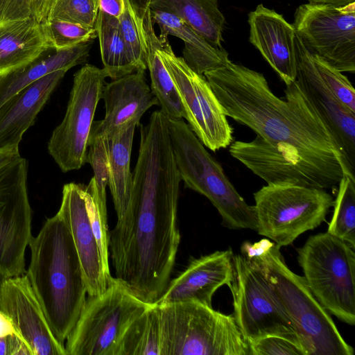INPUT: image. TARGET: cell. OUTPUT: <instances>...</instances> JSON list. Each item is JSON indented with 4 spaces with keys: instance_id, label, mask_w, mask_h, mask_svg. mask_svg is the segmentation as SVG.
Returning <instances> with one entry per match:
<instances>
[{
    "instance_id": "cell-1",
    "label": "cell",
    "mask_w": 355,
    "mask_h": 355,
    "mask_svg": "<svg viewBox=\"0 0 355 355\" xmlns=\"http://www.w3.org/2000/svg\"><path fill=\"white\" fill-rule=\"evenodd\" d=\"M180 181L167 128L141 127L130 200L109 233V253L115 278L148 304L163 294L175 262Z\"/></svg>"
},
{
    "instance_id": "cell-2",
    "label": "cell",
    "mask_w": 355,
    "mask_h": 355,
    "mask_svg": "<svg viewBox=\"0 0 355 355\" xmlns=\"http://www.w3.org/2000/svg\"><path fill=\"white\" fill-rule=\"evenodd\" d=\"M203 76L226 116L270 145L355 181L334 135L296 80L286 85L283 100L272 92L263 73L231 60Z\"/></svg>"
},
{
    "instance_id": "cell-3",
    "label": "cell",
    "mask_w": 355,
    "mask_h": 355,
    "mask_svg": "<svg viewBox=\"0 0 355 355\" xmlns=\"http://www.w3.org/2000/svg\"><path fill=\"white\" fill-rule=\"evenodd\" d=\"M28 245L31 261L26 275L53 334L64 344L87 293L71 232L58 211L46 219Z\"/></svg>"
},
{
    "instance_id": "cell-4",
    "label": "cell",
    "mask_w": 355,
    "mask_h": 355,
    "mask_svg": "<svg viewBox=\"0 0 355 355\" xmlns=\"http://www.w3.org/2000/svg\"><path fill=\"white\" fill-rule=\"evenodd\" d=\"M279 250L275 243L263 255L248 260L260 269L292 320L305 355H354L353 347L340 335L330 313L303 277L288 268Z\"/></svg>"
},
{
    "instance_id": "cell-5",
    "label": "cell",
    "mask_w": 355,
    "mask_h": 355,
    "mask_svg": "<svg viewBox=\"0 0 355 355\" xmlns=\"http://www.w3.org/2000/svg\"><path fill=\"white\" fill-rule=\"evenodd\" d=\"M166 121L175 162L185 187L205 196L218 210L224 226L257 231L254 205L240 196L190 126L183 119Z\"/></svg>"
},
{
    "instance_id": "cell-6",
    "label": "cell",
    "mask_w": 355,
    "mask_h": 355,
    "mask_svg": "<svg viewBox=\"0 0 355 355\" xmlns=\"http://www.w3.org/2000/svg\"><path fill=\"white\" fill-rule=\"evenodd\" d=\"M156 305L160 355H249L233 315L196 302Z\"/></svg>"
},
{
    "instance_id": "cell-7",
    "label": "cell",
    "mask_w": 355,
    "mask_h": 355,
    "mask_svg": "<svg viewBox=\"0 0 355 355\" xmlns=\"http://www.w3.org/2000/svg\"><path fill=\"white\" fill-rule=\"evenodd\" d=\"M297 253L303 278L319 303L329 313L354 325V248L327 232L309 236Z\"/></svg>"
},
{
    "instance_id": "cell-8",
    "label": "cell",
    "mask_w": 355,
    "mask_h": 355,
    "mask_svg": "<svg viewBox=\"0 0 355 355\" xmlns=\"http://www.w3.org/2000/svg\"><path fill=\"white\" fill-rule=\"evenodd\" d=\"M150 304L113 277L101 294L87 295L67 338V355H118L125 331Z\"/></svg>"
},
{
    "instance_id": "cell-9",
    "label": "cell",
    "mask_w": 355,
    "mask_h": 355,
    "mask_svg": "<svg viewBox=\"0 0 355 355\" xmlns=\"http://www.w3.org/2000/svg\"><path fill=\"white\" fill-rule=\"evenodd\" d=\"M254 199L257 232L279 248L318 227L334 203L324 189L288 183L268 184Z\"/></svg>"
},
{
    "instance_id": "cell-10",
    "label": "cell",
    "mask_w": 355,
    "mask_h": 355,
    "mask_svg": "<svg viewBox=\"0 0 355 355\" xmlns=\"http://www.w3.org/2000/svg\"><path fill=\"white\" fill-rule=\"evenodd\" d=\"M228 286L233 297L232 315L248 344L276 336L303 349L292 320L268 282L260 269L241 254L233 257V275Z\"/></svg>"
},
{
    "instance_id": "cell-11",
    "label": "cell",
    "mask_w": 355,
    "mask_h": 355,
    "mask_svg": "<svg viewBox=\"0 0 355 355\" xmlns=\"http://www.w3.org/2000/svg\"><path fill=\"white\" fill-rule=\"evenodd\" d=\"M106 78L103 69L89 64L73 75L65 115L47 145L49 155L64 173L78 170L87 163L91 129Z\"/></svg>"
},
{
    "instance_id": "cell-12",
    "label": "cell",
    "mask_w": 355,
    "mask_h": 355,
    "mask_svg": "<svg viewBox=\"0 0 355 355\" xmlns=\"http://www.w3.org/2000/svg\"><path fill=\"white\" fill-rule=\"evenodd\" d=\"M157 50L175 85L192 131L212 151L230 146L233 129L205 77L174 53L168 38H159Z\"/></svg>"
},
{
    "instance_id": "cell-13",
    "label": "cell",
    "mask_w": 355,
    "mask_h": 355,
    "mask_svg": "<svg viewBox=\"0 0 355 355\" xmlns=\"http://www.w3.org/2000/svg\"><path fill=\"white\" fill-rule=\"evenodd\" d=\"M292 25L310 53L340 72H355V2L344 6L302 4Z\"/></svg>"
},
{
    "instance_id": "cell-14",
    "label": "cell",
    "mask_w": 355,
    "mask_h": 355,
    "mask_svg": "<svg viewBox=\"0 0 355 355\" xmlns=\"http://www.w3.org/2000/svg\"><path fill=\"white\" fill-rule=\"evenodd\" d=\"M28 162L19 157L0 169V275H24L25 252L33 237Z\"/></svg>"
},
{
    "instance_id": "cell-15",
    "label": "cell",
    "mask_w": 355,
    "mask_h": 355,
    "mask_svg": "<svg viewBox=\"0 0 355 355\" xmlns=\"http://www.w3.org/2000/svg\"><path fill=\"white\" fill-rule=\"evenodd\" d=\"M230 155L267 184L288 183L334 189L344 175L278 146L259 135L250 141L230 144Z\"/></svg>"
},
{
    "instance_id": "cell-16",
    "label": "cell",
    "mask_w": 355,
    "mask_h": 355,
    "mask_svg": "<svg viewBox=\"0 0 355 355\" xmlns=\"http://www.w3.org/2000/svg\"><path fill=\"white\" fill-rule=\"evenodd\" d=\"M0 306L31 355H67L64 345L53 334L26 273L2 279Z\"/></svg>"
},
{
    "instance_id": "cell-17",
    "label": "cell",
    "mask_w": 355,
    "mask_h": 355,
    "mask_svg": "<svg viewBox=\"0 0 355 355\" xmlns=\"http://www.w3.org/2000/svg\"><path fill=\"white\" fill-rule=\"evenodd\" d=\"M296 82L307 96L334 135L350 171L355 169V112L341 103L320 77L311 58L297 34Z\"/></svg>"
},
{
    "instance_id": "cell-18",
    "label": "cell",
    "mask_w": 355,
    "mask_h": 355,
    "mask_svg": "<svg viewBox=\"0 0 355 355\" xmlns=\"http://www.w3.org/2000/svg\"><path fill=\"white\" fill-rule=\"evenodd\" d=\"M102 98L105 117L93 122L89 142L98 138L110 139L132 122L140 124L144 114L152 106L159 105L146 82L144 70L106 83Z\"/></svg>"
},
{
    "instance_id": "cell-19",
    "label": "cell",
    "mask_w": 355,
    "mask_h": 355,
    "mask_svg": "<svg viewBox=\"0 0 355 355\" xmlns=\"http://www.w3.org/2000/svg\"><path fill=\"white\" fill-rule=\"evenodd\" d=\"M233 257L230 248L193 259L182 272L169 282L155 304L196 302L212 306L216 291L229 286L232 279Z\"/></svg>"
},
{
    "instance_id": "cell-20",
    "label": "cell",
    "mask_w": 355,
    "mask_h": 355,
    "mask_svg": "<svg viewBox=\"0 0 355 355\" xmlns=\"http://www.w3.org/2000/svg\"><path fill=\"white\" fill-rule=\"evenodd\" d=\"M58 211L71 232L82 266L87 295L101 294L110 282L105 276L100 251L89 220L85 185L74 182L64 184Z\"/></svg>"
},
{
    "instance_id": "cell-21",
    "label": "cell",
    "mask_w": 355,
    "mask_h": 355,
    "mask_svg": "<svg viewBox=\"0 0 355 355\" xmlns=\"http://www.w3.org/2000/svg\"><path fill=\"white\" fill-rule=\"evenodd\" d=\"M249 41L261 53L286 85L296 80L295 31L274 10L259 4L248 15Z\"/></svg>"
},
{
    "instance_id": "cell-22",
    "label": "cell",
    "mask_w": 355,
    "mask_h": 355,
    "mask_svg": "<svg viewBox=\"0 0 355 355\" xmlns=\"http://www.w3.org/2000/svg\"><path fill=\"white\" fill-rule=\"evenodd\" d=\"M67 71H53L29 85L0 107V150L19 148L24 134L49 100Z\"/></svg>"
},
{
    "instance_id": "cell-23",
    "label": "cell",
    "mask_w": 355,
    "mask_h": 355,
    "mask_svg": "<svg viewBox=\"0 0 355 355\" xmlns=\"http://www.w3.org/2000/svg\"><path fill=\"white\" fill-rule=\"evenodd\" d=\"M49 49L33 17L0 23V78L16 71Z\"/></svg>"
},
{
    "instance_id": "cell-24",
    "label": "cell",
    "mask_w": 355,
    "mask_h": 355,
    "mask_svg": "<svg viewBox=\"0 0 355 355\" xmlns=\"http://www.w3.org/2000/svg\"><path fill=\"white\" fill-rule=\"evenodd\" d=\"M153 24L160 29L159 37L168 38L173 35L184 44L183 60L195 72L200 75L224 67L230 60L223 47H216L178 17L159 10H150Z\"/></svg>"
},
{
    "instance_id": "cell-25",
    "label": "cell",
    "mask_w": 355,
    "mask_h": 355,
    "mask_svg": "<svg viewBox=\"0 0 355 355\" xmlns=\"http://www.w3.org/2000/svg\"><path fill=\"white\" fill-rule=\"evenodd\" d=\"M92 46V40L73 47L42 55L27 66L0 78V107L8 99L29 85L58 70L68 71L85 62Z\"/></svg>"
},
{
    "instance_id": "cell-26",
    "label": "cell",
    "mask_w": 355,
    "mask_h": 355,
    "mask_svg": "<svg viewBox=\"0 0 355 355\" xmlns=\"http://www.w3.org/2000/svg\"><path fill=\"white\" fill-rule=\"evenodd\" d=\"M132 122L105 141L108 171V186L112 197L117 219L124 214L130 200L132 173L130 157L135 128Z\"/></svg>"
},
{
    "instance_id": "cell-27",
    "label": "cell",
    "mask_w": 355,
    "mask_h": 355,
    "mask_svg": "<svg viewBox=\"0 0 355 355\" xmlns=\"http://www.w3.org/2000/svg\"><path fill=\"white\" fill-rule=\"evenodd\" d=\"M148 9L178 17L210 44L222 47L225 19L218 8L217 0H150Z\"/></svg>"
},
{
    "instance_id": "cell-28",
    "label": "cell",
    "mask_w": 355,
    "mask_h": 355,
    "mask_svg": "<svg viewBox=\"0 0 355 355\" xmlns=\"http://www.w3.org/2000/svg\"><path fill=\"white\" fill-rule=\"evenodd\" d=\"M149 9L144 19L146 42V65L151 80L150 89L157 98L161 111L168 119L185 118L183 105L175 85L158 52L159 36L155 34Z\"/></svg>"
},
{
    "instance_id": "cell-29",
    "label": "cell",
    "mask_w": 355,
    "mask_h": 355,
    "mask_svg": "<svg viewBox=\"0 0 355 355\" xmlns=\"http://www.w3.org/2000/svg\"><path fill=\"white\" fill-rule=\"evenodd\" d=\"M94 28L100 44L103 69L112 80L137 71L121 34L117 17L98 10Z\"/></svg>"
},
{
    "instance_id": "cell-30",
    "label": "cell",
    "mask_w": 355,
    "mask_h": 355,
    "mask_svg": "<svg viewBox=\"0 0 355 355\" xmlns=\"http://www.w3.org/2000/svg\"><path fill=\"white\" fill-rule=\"evenodd\" d=\"M118 355H160L157 306L151 304L125 331Z\"/></svg>"
},
{
    "instance_id": "cell-31",
    "label": "cell",
    "mask_w": 355,
    "mask_h": 355,
    "mask_svg": "<svg viewBox=\"0 0 355 355\" xmlns=\"http://www.w3.org/2000/svg\"><path fill=\"white\" fill-rule=\"evenodd\" d=\"M327 232L355 248V181L347 176L338 185Z\"/></svg>"
},
{
    "instance_id": "cell-32",
    "label": "cell",
    "mask_w": 355,
    "mask_h": 355,
    "mask_svg": "<svg viewBox=\"0 0 355 355\" xmlns=\"http://www.w3.org/2000/svg\"><path fill=\"white\" fill-rule=\"evenodd\" d=\"M40 25L49 49L55 51L73 47L97 37L95 28L60 19H47Z\"/></svg>"
},
{
    "instance_id": "cell-33",
    "label": "cell",
    "mask_w": 355,
    "mask_h": 355,
    "mask_svg": "<svg viewBox=\"0 0 355 355\" xmlns=\"http://www.w3.org/2000/svg\"><path fill=\"white\" fill-rule=\"evenodd\" d=\"M123 1V10L118 17L119 30L137 70L146 71L147 46L144 21L139 17L129 0Z\"/></svg>"
},
{
    "instance_id": "cell-34",
    "label": "cell",
    "mask_w": 355,
    "mask_h": 355,
    "mask_svg": "<svg viewBox=\"0 0 355 355\" xmlns=\"http://www.w3.org/2000/svg\"><path fill=\"white\" fill-rule=\"evenodd\" d=\"M98 12V0H55L47 19L94 28Z\"/></svg>"
},
{
    "instance_id": "cell-35",
    "label": "cell",
    "mask_w": 355,
    "mask_h": 355,
    "mask_svg": "<svg viewBox=\"0 0 355 355\" xmlns=\"http://www.w3.org/2000/svg\"><path fill=\"white\" fill-rule=\"evenodd\" d=\"M311 54L313 64L326 86L341 103L355 112V90L347 77L321 58Z\"/></svg>"
},
{
    "instance_id": "cell-36",
    "label": "cell",
    "mask_w": 355,
    "mask_h": 355,
    "mask_svg": "<svg viewBox=\"0 0 355 355\" xmlns=\"http://www.w3.org/2000/svg\"><path fill=\"white\" fill-rule=\"evenodd\" d=\"M85 193L87 215L100 251L103 272L105 277L110 282L113 277L110 274L109 266L110 253L107 221L104 220L101 218L95 198L88 185L85 186Z\"/></svg>"
},
{
    "instance_id": "cell-37",
    "label": "cell",
    "mask_w": 355,
    "mask_h": 355,
    "mask_svg": "<svg viewBox=\"0 0 355 355\" xmlns=\"http://www.w3.org/2000/svg\"><path fill=\"white\" fill-rule=\"evenodd\" d=\"M249 355H305L293 342L276 336H268L248 344Z\"/></svg>"
},
{
    "instance_id": "cell-38",
    "label": "cell",
    "mask_w": 355,
    "mask_h": 355,
    "mask_svg": "<svg viewBox=\"0 0 355 355\" xmlns=\"http://www.w3.org/2000/svg\"><path fill=\"white\" fill-rule=\"evenodd\" d=\"M30 17L31 0H0V23Z\"/></svg>"
},
{
    "instance_id": "cell-39",
    "label": "cell",
    "mask_w": 355,
    "mask_h": 355,
    "mask_svg": "<svg viewBox=\"0 0 355 355\" xmlns=\"http://www.w3.org/2000/svg\"><path fill=\"white\" fill-rule=\"evenodd\" d=\"M274 244V242L268 239H263L253 243L245 241L241 246V254L247 259L259 257L266 253Z\"/></svg>"
},
{
    "instance_id": "cell-40",
    "label": "cell",
    "mask_w": 355,
    "mask_h": 355,
    "mask_svg": "<svg viewBox=\"0 0 355 355\" xmlns=\"http://www.w3.org/2000/svg\"><path fill=\"white\" fill-rule=\"evenodd\" d=\"M55 0H31V17L37 22L47 19Z\"/></svg>"
},
{
    "instance_id": "cell-41",
    "label": "cell",
    "mask_w": 355,
    "mask_h": 355,
    "mask_svg": "<svg viewBox=\"0 0 355 355\" xmlns=\"http://www.w3.org/2000/svg\"><path fill=\"white\" fill-rule=\"evenodd\" d=\"M98 10L119 17L123 10V0H98Z\"/></svg>"
},
{
    "instance_id": "cell-42",
    "label": "cell",
    "mask_w": 355,
    "mask_h": 355,
    "mask_svg": "<svg viewBox=\"0 0 355 355\" xmlns=\"http://www.w3.org/2000/svg\"><path fill=\"white\" fill-rule=\"evenodd\" d=\"M13 334L17 335L14 326L8 316L0 306V337L8 336Z\"/></svg>"
},
{
    "instance_id": "cell-43",
    "label": "cell",
    "mask_w": 355,
    "mask_h": 355,
    "mask_svg": "<svg viewBox=\"0 0 355 355\" xmlns=\"http://www.w3.org/2000/svg\"><path fill=\"white\" fill-rule=\"evenodd\" d=\"M21 155L19 148L0 150V169L17 159Z\"/></svg>"
},
{
    "instance_id": "cell-44",
    "label": "cell",
    "mask_w": 355,
    "mask_h": 355,
    "mask_svg": "<svg viewBox=\"0 0 355 355\" xmlns=\"http://www.w3.org/2000/svg\"><path fill=\"white\" fill-rule=\"evenodd\" d=\"M139 17L144 21L145 15L149 8L150 0H129Z\"/></svg>"
},
{
    "instance_id": "cell-45",
    "label": "cell",
    "mask_w": 355,
    "mask_h": 355,
    "mask_svg": "<svg viewBox=\"0 0 355 355\" xmlns=\"http://www.w3.org/2000/svg\"><path fill=\"white\" fill-rule=\"evenodd\" d=\"M309 3L317 4H330L335 6H344L355 2V0H308Z\"/></svg>"
},
{
    "instance_id": "cell-46",
    "label": "cell",
    "mask_w": 355,
    "mask_h": 355,
    "mask_svg": "<svg viewBox=\"0 0 355 355\" xmlns=\"http://www.w3.org/2000/svg\"><path fill=\"white\" fill-rule=\"evenodd\" d=\"M0 337V355H10V337Z\"/></svg>"
},
{
    "instance_id": "cell-47",
    "label": "cell",
    "mask_w": 355,
    "mask_h": 355,
    "mask_svg": "<svg viewBox=\"0 0 355 355\" xmlns=\"http://www.w3.org/2000/svg\"><path fill=\"white\" fill-rule=\"evenodd\" d=\"M2 279H3V278H2L1 275H0V284H1V281H2Z\"/></svg>"
}]
</instances>
